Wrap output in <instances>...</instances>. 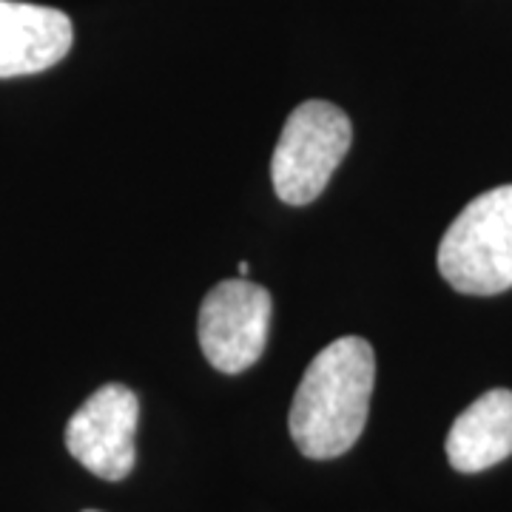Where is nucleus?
<instances>
[{"mask_svg": "<svg viewBox=\"0 0 512 512\" xmlns=\"http://www.w3.org/2000/svg\"><path fill=\"white\" fill-rule=\"evenodd\" d=\"M274 302L262 285L248 279H222L200 305L197 339L211 367L237 376L259 362L271 336Z\"/></svg>", "mask_w": 512, "mask_h": 512, "instance_id": "obj_4", "label": "nucleus"}, {"mask_svg": "<svg viewBox=\"0 0 512 512\" xmlns=\"http://www.w3.org/2000/svg\"><path fill=\"white\" fill-rule=\"evenodd\" d=\"M512 456V390L478 396L447 433V461L458 473H484Z\"/></svg>", "mask_w": 512, "mask_h": 512, "instance_id": "obj_7", "label": "nucleus"}, {"mask_svg": "<svg viewBox=\"0 0 512 512\" xmlns=\"http://www.w3.org/2000/svg\"><path fill=\"white\" fill-rule=\"evenodd\" d=\"M72 20L60 9L0 0V80L46 72L72 49Z\"/></svg>", "mask_w": 512, "mask_h": 512, "instance_id": "obj_6", "label": "nucleus"}, {"mask_svg": "<svg viewBox=\"0 0 512 512\" xmlns=\"http://www.w3.org/2000/svg\"><path fill=\"white\" fill-rule=\"evenodd\" d=\"M140 402L126 384H103L77 407L66 424V450L89 473L106 481H123L137 461Z\"/></svg>", "mask_w": 512, "mask_h": 512, "instance_id": "obj_5", "label": "nucleus"}, {"mask_svg": "<svg viewBox=\"0 0 512 512\" xmlns=\"http://www.w3.org/2000/svg\"><path fill=\"white\" fill-rule=\"evenodd\" d=\"M237 271H239V276H242V279H245V276L251 274V262H239V268H237Z\"/></svg>", "mask_w": 512, "mask_h": 512, "instance_id": "obj_8", "label": "nucleus"}, {"mask_svg": "<svg viewBox=\"0 0 512 512\" xmlns=\"http://www.w3.org/2000/svg\"><path fill=\"white\" fill-rule=\"evenodd\" d=\"M439 274L458 293L495 296L512 288V185L478 194L439 245Z\"/></svg>", "mask_w": 512, "mask_h": 512, "instance_id": "obj_2", "label": "nucleus"}, {"mask_svg": "<svg viewBox=\"0 0 512 512\" xmlns=\"http://www.w3.org/2000/svg\"><path fill=\"white\" fill-rule=\"evenodd\" d=\"M86 512H94V510H86Z\"/></svg>", "mask_w": 512, "mask_h": 512, "instance_id": "obj_9", "label": "nucleus"}, {"mask_svg": "<svg viewBox=\"0 0 512 512\" xmlns=\"http://www.w3.org/2000/svg\"><path fill=\"white\" fill-rule=\"evenodd\" d=\"M376 353L362 336H342L319 350L296 387L288 430L299 453L328 461L348 453L367 424Z\"/></svg>", "mask_w": 512, "mask_h": 512, "instance_id": "obj_1", "label": "nucleus"}, {"mask_svg": "<svg viewBox=\"0 0 512 512\" xmlns=\"http://www.w3.org/2000/svg\"><path fill=\"white\" fill-rule=\"evenodd\" d=\"M353 126L348 114L328 100H305L288 114L279 134L271 177L279 200L308 205L328 188L333 171L348 154Z\"/></svg>", "mask_w": 512, "mask_h": 512, "instance_id": "obj_3", "label": "nucleus"}]
</instances>
